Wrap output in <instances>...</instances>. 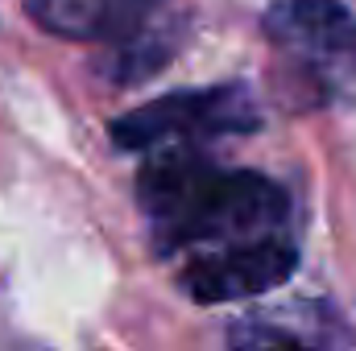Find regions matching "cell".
<instances>
[{
	"mask_svg": "<svg viewBox=\"0 0 356 351\" xmlns=\"http://www.w3.org/2000/svg\"><path fill=\"white\" fill-rule=\"evenodd\" d=\"M137 207L158 261L199 306L277 289L298 268L294 203L282 182L232 170L203 149H154L137 174Z\"/></svg>",
	"mask_w": 356,
	"mask_h": 351,
	"instance_id": "cell-1",
	"label": "cell"
},
{
	"mask_svg": "<svg viewBox=\"0 0 356 351\" xmlns=\"http://www.w3.org/2000/svg\"><path fill=\"white\" fill-rule=\"evenodd\" d=\"M290 108L356 103V12L340 0H273L261 17Z\"/></svg>",
	"mask_w": 356,
	"mask_h": 351,
	"instance_id": "cell-2",
	"label": "cell"
},
{
	"mask_svg": "<svg viewBox=\"0 0 356 351\" xmlns=\"http://www.w3.org/2000/svg\"><path fill=\"white\" fill-rule=\"evenodd\" d=\"M261 128L257 99L245 83H216V87L175 91L162 99H149L108 124V137L116 149L129 153H154V149H199L216 137H241Z\"/></svg>",
	"mask_w": 356,
	"mask_h": 351,
	"instance_id": "cell-3",
	"label": "cell"
},
{
	"mask_svg": "<svg viewBox=\"0 0 356 351\" xmlns=\"http://www.w3.org/2000/svg\"><path fill=\"white\" fill-rule=\"evenodd\" d=\"M29 17L67 42H129L158 25L162 0H25Z\"/></svg>",
	"mask_w": 356,
	"mask_h": 351,
	"instance_id": "cell-4",
	"label": "cell"
},
{
	"mask_svg": "<svg viewBox=\"0 0 356 351\" xmlns=\"http://www.w3.org/2000/svg\"><path fill=\"white\" fill-rule=\"evenodd\" d=\"M228 351H327V348H319L298 327H290L273 314H261V318H245L228 331Z\"/></svg>",
	"mask_w": 356,
	"mask_h": 351,
	"instance_id": "cell-5",
	"label": "cell"
}]
</instances>
